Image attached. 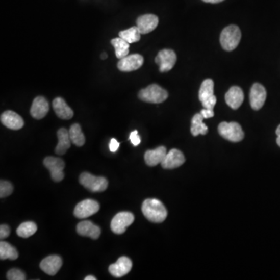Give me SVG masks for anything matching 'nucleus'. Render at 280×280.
<instances>
[{
    "mask_svg": "<svg viewBox=\"0 0 280 280\" xmlns=\"http://www.w3.org/2000/svg\"><path fill=\"white\" fill-rule=\"evenodd\" d=\"M142 212L145 217L152 223H162L167 216V211L164 204L156 198L145 200L142 206Z\"/></svg>",
    "mask_w": 280,
    "mask_h": 280,
    "instance_id": "f257e3e1",
    "label": "nucleus"
},
{
    "mask_svg": "<svg viewBox=\"0 0 280 280\" xmlns=\"http://www.w3.org/2000/svg\"><path fill=\"white\" fill-rule=\"evenodd\" d=\"M241 39V32L236 25L226 27L220 35V44L225 51L231 52L235 50L239 44Z\"/></svg>",
    "mask_w": 280,
    "mask_h": 280,
    "instance_id": "f03ea898",
    "label": "nucleus"
},
{
    "mask_svg": "<svg viewBox=\"0 0 280 280\" xmlns=\"http://www.w3.org/2000/svg\"><path fill=\"white\" fill-rule=\"evenodd\" d=\"M168 97L167 90L158 84H151L139 92V98L144 102L160 104L165 101Z\"/></svg>",
    "mask_w": 280,
    "mask_h": 280,
    "instance_id": "7ed1b4c3",
    "label": "nucleus"
},
{
    "mask_svg": "<svg viewBox=\"0 0 280 280\" xmlns=\"http://www.w3.org/2000/svg\"><path fill=\"white\" fill-rule=\"evenodd\" d=\"M218 132L222 137L229 141L234 142V143L241 141L244 137L242 128L237 122L223 121L219 124Z\"/></svg>",
    "mask_w": 280,
    "mask_h": 280,
    "instance_id": "20e7f679",
    "label": "nucleus"
},
{
    "mask_svg": "<svg viewBox=\"0 0 280 280\" xmlns=\"http://www.w3.org/2000/svg\"><path fill=\"white\" fill-rule=\"evenodd\" d=\"M198 99L205 108L213 109L216 104L214 95V83L213 80L207 79L202 82L198 92Z\"/></svg>",
    "mask_w": 280,
    "mask_h": 280,
    "instance_id": "39448f33",
    "label": "nucleus"
},
{
    "mask_svg": "<svg viewBox=\"0 0 280 280\" xmlns=\"http://www.w3.org/2000/svg\"><path fill=\"white\" fill-rule=\"evenodd\" d=\"M80 182L86 189L93 192H101L106 190L108 182L105 177H96L90 173L84 172L80 176Z\"/></svg>",
    "mask_w": 280,
    "mask_h": 280,
    "instance_id": "423d86ee",
    "label": "nucleus"
},
{
    "mask_svg": "<svg viewBox=\"0 0 280 280\" xmlns=\"http://www.w3.org/2000/svg\"><path fill=\"white\" fill-rule=\"evenodd\" d=\"M134 215L130 212H121L115 215L111 223V229L116 235H121L134 222Z\"/></svg>",
    "mask_w": 280,
    "mask_h": 280,
    "instance_id": "0eeeda50",
    "label": "nucleus"
},
{
    "mask_svg": "<svg viewBox=\"0 0 280 280\" xmlns=\"http://www.w3.org/2000/svg\"><path fill=\"white\" fill-rule=\"evenodd\" d=\"M100 205L95 200L85 199L75 206L73 214L78 219H85L97 213Z\"/></svg>",
    "mask_w": 280,
    "mask_h": 280,
    "instance_id": "6e6552de",
    "label": "nucleus"
},
{
    "mask_svg": "<svg viewBox=\"0 0 280 280\" xmlns=\"http://www.w3.org/2000/svg\"><path fill=\"white\" fill-rule=\"evenodd\" d=\"M44 165L46 168L48 169L51 174L52 179L54 182H59L64 179L65 164L64 161L60 158L48 157L44 160Z\"/></svg>",
    "mask_w": 280,
    "mask_h": 280,
    "instance_id": "1a4fd4ad",
    "label": "nucleus"
},
{
    "mask_svg": "<svg viewBox=\"0 0 280 280\" xmlns=\"http://www.w3.org/2000/svg\"><path fill=\"white\" fill-rule=\"evenodd\" d=\"M177 56L173 50L164 49L158 53L156 56L155 62L159 66L161 72L171 70L175 65Z\"/></svg>",
    "mask_w": 280,
    "mask_h": 280,
    "instance_id": "9d476101",
    "label": "nucleus"
},
{
    "mask_svg": "<svg viewBox=\"0 0 280 280\" xmlns=\"http://www.w3.org/2000/svg\"><path fill=\"white\" fill-rule=\"evenodd\" d=\"M144 59L139 54L130 55L120 59L118 62V69L121 72H132L137 70L143 66Z\"/></svg>",
    "mask_w": 280,
    "mask_h": 280,
    "instance_id": "9b49d317",
    "label": "nucleus"
},
{
    "mask_svg": "<svg viewBox=\"0 0 280 280\" xmlns=\"http://www.w3.org/2000/svg\"><path fill=\"white\" fill-rule=\"evenodd\" d=\"M267 93L266 90L262 84H253L251 87V91H250V104L251 108L254 110L258 111L263 107L264 104L266 102Z\"/></svg>",
    "mask_w": 280,
    "mask_h": 280,
    "instance_id": "f8f14e48",
    "label": "nucleus"
},
{
    "mask_svg": "<svg viewBox=\"0 0 280 280\" xmlns=\"http://www.w3.org/2000/svg\"><path fill=\"white\" fill-rule=\"evenodd\" d=\"M159 19L154 14L142 15L136 20V26L141 35L150 33L158 27Z\"/></svg>",
    "mask_w": 280,
    "mask_h": 280,
    "instance_id": "ddd939ff",
    "label": "nucleus"
},
{
    "mask_svg": "<svg viewBox=\"0 0 280 280\" xmlns=\"http://www.w3.org/2000/svg\"><path fill=\"white\" fill-rule=\"evenodd\" d=\"M133 262L128 257H120L115 263L112 264L108 268L111 275L120 278L127 275L131 271Z\"/></svg>",
    "mask_w": 280,
    "mask_h": 280,
    "instance_id": "4468645a",
    "label": "nucleus"
},
{
    "mask_svg": "<svg viewBox=\"0 0 280 280\" xmlns=\"http://www.w3.org/2000/svg\"><path fill=\"white\" fill-rule=\"evenodd\" d=\"M185 162V156L177 149H172L167 152L161 166L164 169H174L181 167Z\"/></svg>",
    "mask_w": 280,
    "mask_h": 280,
    "instance_id": "2eb2a0df",
    "label": "nucleus"
},
{
    "mask_svg": "<svg viewBox=\"0 0 280 280\" xmlns=\"http://www.w3.org/2000/svg\"><path fill=\"white\" fill-rule=\"evenodd\" d=\"M1 122L7 128L12 130H19L23 128L24 121L23 118L13 111H7L1 115Z\"/></svg>",
    "mask_w": 280,
    "mask_h": 280,
    "instance_id": "dca6fc26",
    "label": "nucleus"
},
{
    "mask_svg": "<svg viewBox=\"0 0 280 280\" xmlns=\"http://www.w3.org/2000/svg\"><path fill=\"white\" fill-rule=\"evenodd\" d=\"M62 266V260L59 256H50L41 261L40 268L49 275H55Z\"/></svg>",
    "mask_w": 280,
    "mask_h": 280,
    "instance_id": "f3484780",
    "label": "nucleus"
},
{
    "mask_svg": "<svg viewBox=\"0 0 280 280\" xmlns=\"http://www.w3.org/2000/svg\"><path fill=\"white\" fill-rule=\"evenodd\" d=\"M48 111H49V104L48 100H46L44 97L39 96L33 100L30 112L31 116L35 119H41L46 116Z\"/></svg>",
    "mask_w": 280,
    "mask_h": 280,
    "instance_id": "a211bd4d",
    "label": "nucleus"
},
{
    "mask_svg": "<svg viewBox=\"0 0 280 280\" xmlns=\"http://www.w3.org/2000/svg\"><path fill=\"white\" fill-rule=\"evenodd\" d=\"M77 231L81 236L88 237L93 240H97L101 234L100 228L89 220L78 223Z\"/></svg>",
    "mask_w": 280,
    "mask_h": 280,
    "instance_id": "6ab92c4d",
    "label": "nucleus"
},
{
    "mask_svg": "<svg viewBox=\"0 0 280 280\" xmlns=\"http://www.w3.org/2000/svg\"><path fill=\"white\" fill-rule=\"evenodd\" d=\"M244 96L243 90L239 87H231L225 95V100L228 106L231 107L232 109H238L242 105L244 101Z\"/></svg>",
    "mask_w": 280,
    "mask_h": 280,
    "instance_id": "aec40b11",
    "label": "nucleus"
},
{
    "mask_svg": "<svg viewBox=\"0 0 280 280\" xmlns=\"http://www.w3.org/2000/svg\"><path fill=\"white\" fill-rule=\"evenodd\" d=\"M167 154V149L164 146H159L157 149L147 150L145 152V162L150 167H154L159 164H161Z\"/></svg>",
    "mask_w": 280,
    "mask_h": 280,
    "instance_id": "412c9836",
    "label": "nucleus"
},
{
    "mask_svg": "<svg viewBox=\"0 0 280 280\" xmlns=\"http://www.w3.org/2000/svg\"><path fill=\"white\" fill-rule=\"evenodd\" d=\"M53 109L61 119L69 120L73 117V111L62 97H56L53 102Z\"/></svg>",
    "mask_w": 280,
    "mask_h": 280,
    "instance_id": "4be33fe9",
    "label": "nucleus"
},
{
    "mask_svg": "<svg viewBox=\"0 0 280 280\" xmlns=\"http://www.w3.org/2000/svg\"><path fill=\"white\" fill-rule=\"evenodd\" d=\"M58 144L55 152L58 155H64L71 146L69 133L66 129L61 128L58 130Z\"/></svg>",
    "mask_w": 280,
    "mask_h": 280,
    "instance_id": "5701e85b",
    "label": "nucleus"
},
{
    "mask_svg": "<svg viewBox=\"0 0 280 280\" xmlns=\"http://www.w3.org/2000/svg\"><path fill=\"white\" fill-rule=\"evenodd\" d=\"M203 116L201 113L195 114L192 119L191 133L192 136H197L198 135H206L208 133V127L203 122Z\"/></svg>",
    "mask_w": 280,
    "mask_h": 280,
    "instance_id": "b1692460",
    "label": "nucleus"
},
{
    "mask_svg": "<svg viewBox=\"0 0 280 280\" xmlns=\"http://www.w3.org/2000/svg\"><path fill=\"white\" fill-rule=\"evenodd\" d=\"M111 44L115 48V55L118 59H121L129 56L130 53V43L124 41L122 38H114L111 41Z\"/></svg>",
    "mask_w": 280,
    "mask_h": 280,
    "instance_id": "393cba45",
    "label": "nucleus"
},
{
    "mask_svg": "<svg viewBox=\"0 0 280 280\" xmlns=\"http://www.w3.org/2000/svg\"><path fill=\"white\" fill-rule=\"evenodd\" d=\"M69 137L71 142L77 146H84L85 144L86 139L81 125L79 124H73L69 130Z\"/></svg>",
    "mask_w": 280,
    "mask_h": 280,
    "instance_id": "a878e982",
    "label": "nucleus"
},
{
    "mask_svg": "<svg viewBox=\"0 0 280 280\" xmlns=\"http://www.w3.org/2000/svg\"><path fill=\"white\" fill-rule=\"evenodd\" d=\"M19 254L17 249L13 246L6 241H2L0 242V259L1 260H16L18 258Z\"/></svg>",
    "mask_w": 280,
    "mask_h": 280,
    "instance_id": "bb28decb",
    "label": "nucleus"
},
{
    "mask_svg": "<svg viewBox=\"0 0 280 280\" xmlns=\"http://www.w3.org/2000/svg\"><path fill=\"white\" fill-rule=\"evenodd\" d=\"M119 37L130 44H132V43L137 42L141 39V33L138 29L137 26L132 27L129 29L120 31Z\"/></svg>",
    "mask_w": 280,
    "mask_h": 280,
    "instance_id": "cd10ccee",
    "label": "nucleus"
},
{
    "mask_svg": "<svg viewBox=\"0 0 280 280\" xmlns=\"http://www.w3.org/2000/svg\"><path fill=\"white\" fill-rule=\"evenodd\" d=\"M38 230L36 223L34 222H24L18 226L17 230V234L19 237L22 238H28L35 235Z\"/></svg>",
    "mask_w": 280,
    "mask_h": 280,
    "instance_id": "c85d7f7f",
    "label": "nucleus"
},
{
    "mask_svg": "<svg viewBox=\"0 0 280 280\" xmlns=\"http://www.w3.org/2000/svg\"><path fill=\"white\" fill-rule=\"evenodd\" d=\"M13 192V187L10 182L7 181H1L0 182V197L4 198V197L9 196L11 195Z\"/></svg>",
    "mask_w": 280,
    "mask_h": 280,
    "instance_id": "c756f323",
    "label": "nucleus"
},
{
    "mask_svg": "<svg viewBox=\"0 0 280 280\" xmlns=\"http://www.w3.org/2000/svg\"><path fill=\"white\" fill-rule=\"evenodd\" d=\"M7 279L9 280H24L26 275L23 271L18 269H12L7 272Z\"/></svg>",
    "mask_w": 280,
    "mask_h": 280,
    "instance_id": "7c9ffc66",
    "label": "nucleus"
},
{
    "mask_svg": "<svg viewBox=\"0 0 280 280\" xmlns=\"http://www.w3.org/2000/svg\"><path fill=\"white\" fill-rule=\"evenodd\" d=\"M130 139L131 143H133V146H137L138 145L140 144V143H141V138L138 134L137 130L132 132L130 136Z\"/></svg>",
    "mask_w": 280,
    "mask_h": 280,
    "instance_id": "2f4dec72",
    "label": "nucleus"
},
{
    "mask_svg": "<svg viewBox=\"0 0 280 280\" xmlns=\"http://www.w3.org/2000/svg\"><path fill=\"white\" fill-rule=\"evenodd\" d=\"M10 229L9 226L6 224H2L0 226V238L4 240L10 236Z\"/></svg>",
    "mask_w": 280,
    "mask_h": 280,
    "instance_id": "473e14b6",
    "label": "nucleus"
},
{
    "mask_svg": "<svg viewBox=\"0 0 280 280\" xmlns=\"http://www.w3.org/2000/svg\"><path fill=\"white\" fill-rule=\"evenodd\" d=\"M201 115L203 116L204 119H207V118H213L214 116V112L213 109H209V108H204L201 111Z\"/></svg>",
    "mask_w": 280,
    "mask_h": 280,
    "instance_id": "72a5a7b5",
    "label": "nucleus"
},
{
    "mask_svg": "<svg viewBox=\"0 0 280 280\" xmlns=\"http://www.w3.org/2000/svg\"><path fill=\"white\" fill-rule=\"evenodd\" d=\"M120 143L117 141L115 139H111L110 143H109V149H110L111 152H115L118 150V148H119Z\"/></svg>",
    "mask_w": 280,
    "mask_h": 280,
    "instance_id": "f704fd0d",
    "label": "nucleus"
},
{
    "mask_svg": "<svg viewBox=\"0 0 280 280\" xmlns=\"http://www.w3.org/2000/svg\"><path fill=\"white\" fill-rule=\"evenodd\" d=\"M203 2L208 3V4H219L223 2L224 0H202Z\"/></svg>",
    "mask_w": 280,
    "mask_h": 280,
    "instance_id": "c9c22d12",
    "label": "nucleus"
},
{
    "mask_svg": "<svg viewBox=\"0 0 280 280\" xmlns=\"http://www.w3.org/2000/svg\"><path fill=\"white\" fill-rule=\"evenodd\" d=\"M85 280H96L97 279V278L96 277L93 276V275H88V276L86 277L85 278H84Z\"/></svg>",
    "mask_w": 280,
    "mask_h": 280,
    "instance_id": "e433bc0d",
    "label": "nucleus"
},
{
    "mask_svg": "<svg viewBox=\"0 0 280 280\" xmlns=\"http://www.w3.org/2000/svg\"><path fill=\"white\" fill-rule=\"evenodd\" d=\"M100 58H101V59H103V60H105V59H106L107 58H108V55H107L106 53H104L103 54H101V56H100Z\"/></svg>",
    "mask_w": 280,
    "mask_h": 280,
    "instance_id": "4c0bfd02",
    "label": "nucleus"
},
{
    "mask_svg": "<svg viewBox=\"0 0 280 280\" xmlns=\"http://www.w3.org/2000/svg\"><path fill=\"white\" fill-rule=\"evenodd\" d=\"M275 133H276L277 136H280V124L278 125V128H277L276 131H275Z\"/></svg>",
    "mask_w": 280,
    "mask_h": 280,
    "instance_id": "58836bf2",
    "label": "nucleus"
},
{
    "mask_svg": "<svg viewBox=\"0 0 280 280\" xmlns=\"http://www.w3.org/2000/svg\"><path fill=\"white\" fill-rule=\"evenodd\" d=\"M276 143H277V144H278V146H280V136H278V138H277Z\"/></svg>",
    "mask_w": 280,
    "mask_h": 280,
    "instance_id": "ea45409f",
    "label": "nucleus"
}]
</instances>
